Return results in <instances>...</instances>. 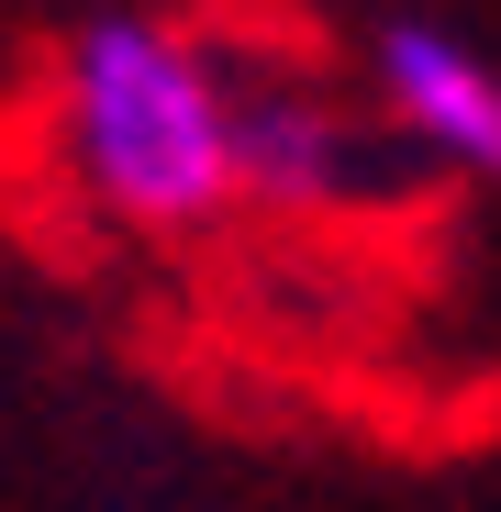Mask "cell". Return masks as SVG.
Wrapping results in <instances>:
<instances>
[{
	"label": "cell",
	"mask_w": 501,
	"mask_h": 512,
	"mask_svg": "<svg viewBox=\"0 0 501 512\" xmlns=\"http://www.w3.org/2000/svg\"><path fill=\"white\" fill-rule=\"evenodd\" d=\"M45 123L78 201L123 234H212L234 212V67L167 12H90L56 45Z\"/></svg>",
	"instance_id": "6da1fadb"
},
{
	"label": "cell",
	"mask_w": 501,
	"mask_h": 512,
	"mask_svg": "<svg viewBox=\"0 0 501 512\" xmlns=\"http://www.w3.org/2000/svg\"><path fill=\"white\" fill-rule=\"evenodd\" d=\"M368 123L446 179H501V56L446 23H379L368 45Z\"/></svg>",
	"instance_id": "3957f363"
},
{
	"label": "cell",
	"mask_w": 501,
	"mask_h": 512,
	"mask_svg": "<svg viewBox=\"0 0 501 512\" xmlns=\"http://www.w3.org/2000/svg\"><path fill=\"white\" fill-rule=\"evenodd\" d=\"M368 112H346L312 78H234V201L279 223H334L368 201Z\"/></svg>",
	"instance_id": "7a4b0ae2"
}]
</instances>
